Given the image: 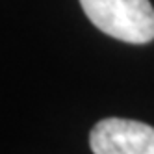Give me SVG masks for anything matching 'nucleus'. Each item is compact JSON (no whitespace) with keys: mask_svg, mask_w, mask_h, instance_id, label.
Masks as SVG:
<instances>
[{"mask_svg":"<svg viewBox=\"0 0 154 154\" xmlns=\"http://www.w3.org/2000/svg\"><path fill=\"white\" fill-rule=\"evenodd\" d=\"M87 19L113 39L143 45L154 39V8L149 0H80Z\"/></svg>","mask_w":154,"mask_h":154,"instance_id":"obj_1","label":"nucleus"},{"mask_svg":"<svg viewBox=\"0 0 154 154\" xmlns=\"http://www.w3.org/2000/svg\"><path fill=\"white\" fill-rule=\"evenodd\" d=\"M93 154H154V128L132 119L109 117L89 134Z\"/></svg>","mask_w":154,"mask_h":154,"instance_id":"obj_2","label":"nucleus"}]
</instances>
